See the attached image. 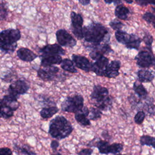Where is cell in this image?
<instances>
[{"mask_svg":"<svg viewBox=\"0 0 155 155\" xmlns=\"http://www.w3.org/2000/svg\"><path fill=\"white\" fill-rule=\"evenodd\" d=\"M83 38L88 44L87 48L104 43H108L110 39L109 30L99 22H91L82 27Z\"/></svg>","mask_w":155,"mask_h":155,"instance_id":"obj_1","label":"cell"},{"mask_svg":"<svg viewBox=\"0 0 155 155\" xmlns=\"http://www.w3.org/2000/svg\"><path fill=\"white\" fill-rule=\"evenodd\" d=\"M73 131V127L71 124L63 116H57L49 122L48 134L58 140L67 138Z\"/></svg>","mask_w":155,"mask_h":155,"instance_id":"obj_2","label":"cell"},{"mask_svg":"<svg viewBox=\"0 0 155 155\" xmlns=\"http://www.w3.org/2000/svg\"><path fill=\"white\" fill-rule=\"evenodd\" d=\"M21 38V31L16 28H10L0 31V50L5 54L13 53Z\"/></svg>","mask_w":155,"mask_h":155,"instance_id":"obj_3","label":"cell"},{"mask_svg":"<svg viewBox=\"0 0 155 155\" xmlns=\"http://www.w3.org/2000/svg\"><path fill=\"white\" fill-rule=\"evenodd\" d=\"M114 35L117 42L124 45L128 49H139L142 39L136 35L130 34L125 31L119 30L115 32Z\"/></svg>","mask_w":155,"mask_h":155,"instance_id":"obj_4","label":"cell"},{"mask_svg":"<svg viewBox=\"0 0 155 155\" xmlns=\"http://www.w3.org/2000/svg\"><path fill=\"white\" fill-rule=\"evenodd\" d=\"M84 97L81 94L67 96L61 103V110L65 112L75 113L84 106Z\"/></svg>","mask_w":155,"mask_h":155,"instance_id":"obj_5","label":"cell"},{"mask_svg":"<svg viewBox=\"0 0 155 155\" xmlns=\"http://www.w3.org/2000/svg\"><path fill=\"white\" fill-rule=\"evenodd\" d=\"M89 55L94 61V62L91 63V71L97 76H104V70L109 63L108 59L105 56L94 51H90Z\"/></svg>","mask_w":155,"mask_h":155,"instance_id":"obj_6","label":"cell"},{"mask_svg":"<svg viewBox=\"0 0 155 155\" xmlns=\"http://www.w3.org/2000/svg\"><path fill=\"white\" fill-rule=\"evenodd\" d=\"M29 82L24 78H21L16 79L8 86V94L19 99L20 95L25 94L30 89Z\"/></svg>","mask_w":155,"mask_h":155,"instance_id":"obj_7","label":"cell"},{"mask_svg":"<svg viewBox=\"0 0 155 155\" xmlns=\"http://www.w3.org/2000/svg\"><path fill=\"white\" fill-rule=\"evenodd\" d=\"M134 59L136 64L140 68H150L154 65V56L150 48L140 51Z\"/></svg>","mask_w":155,"mask_h":155,"instance_id":"obj_8","label":"cell"},{"mask_svg":"<svg viewBox=\"0 0 155 155\" xmlns=\"http://www.w3.org/2000/svg\"><path fill=\"white\" fill-rule=\"evenodd\" d=\"M71 18V29L74 36L78 39L83 38L82 25L84 19L80 13L71 12L70 13Z\"/></svg>","mask_w":155,"mask_h":155,"instance_id":"obj_9","label":"cell"},{"mask_svg":"<svg viewBox=\"0 0 155 155\" xmlns=\"http://www.w3.org/2000/svg\"><path fill=\"white\" fill-rule=\"evenodd\" d=\"M56 37L59 45L61 46L73 48L77 44L74 38L65 29L58 30L56 33Z\"/></svg>","mask_w":155,"mask_h":155,"instance_id":"obj_10","label":"cell"},{"mask_svg":"<svg viewBox=\"0 0 155 155\" xmlns=\"http://www.w3.org/2000/svg\"><path fill=\"white\" fill-rule=\"evenodd\" d=\"M59 68L56 66H48L40 68L37 71V76L44 81H53L58 76Z\"/></svg>","mask_w":155,"mask_h":155,"instance_id":"obj_11","label":"cell"},{"mask_svg":"<svg viewBox=\"0 0 155 155\" xmlns=\"http://www.w3.org/2000/svg\"><path fill=\"white\" fill-rule=\"evenodd\" d=\"M109 96L108 90L102 85H94L92 91L90 94V98L94 105L105 100Z\"/></svg>","mask_w":155,"mask_h":155,"instance_id":"obj_12","label":"cell"},{"mask_svg":"<svg viewBox=\"0 0 155 155\" xmlns=\"http://www.w3.org/2000/svg\"><path fill=\"white\" fill-rule=\"evenodd\" d=\"M71 59L73 64H75V67L86 72L91 71V62L86 57L79 54H73L71 56Z\"/></svg>","mask_w":155,"mask_h":155,"instance_id":"obj_13","label":"cell"},{"mask_svg":"<svg viewBox=\"0 0 155 155\" xmlns=\"http://www.w3.org/2000/svg\"><path fill=\"white\" fill-rule=\"evenodd\" d=\"M41 56L44 55H64L65 53V50L62 48L61 45L57 44H48L43 47L39 50Z\"/></svg>","mask_w":155,"mask_h":155,"instance_id":"obj_14","label":"cell"},{"mask_svg":"<svg viewBox=\"0 0 155 155\" xmlns=\"http://www.w3.org/2000/svg\"><path fill=\"white\" fill-rule=\"evenodd\" d=\"M121 63L119 60H113L111 61L106 67L104 76L108 78H116L119 74V69L120 68Z\"/></svg>","mask_w":155,"mask_h":155,"instance_id":"obj_15","label":"cell"},{"mask_svg":"<svg viewBox=\"0 0 155 155\" xmlns=\"http://www.w3.org/2000/svg\"><path fill=\"white\" fill-rule=\"evenodd\" d=\"M18 99L16 97L7 94L4 95L2 98H0V104L15 112L18 109L20 105Z\"/></svg>","mask_w":155,"mask_h":155,"instance_id":"obj_16","label":"cell"},{"mask_svg":"<svg viewBox=\"0 0 155 155\" xmlns=\"http://www.w3.org/2000/svg\"><path fill=\"white\" fill-rule=\"evenodd\" d=\"M88 113L89 109L86 106H84L79 111L75 113L74 118L82 126H89L91 125V122L88 118Z\"/></svg>","mask_w":155,"mask_h":155,"instance_id":"obj_17","label":"cell"},{"mask_svg":"<svg viewBox=\"0 0 155 155\" xmlns=\"http://www.w3.org/2000/svg\"><path fill=\"white\" fill-rule=\"evenodd\" d=\"M16 54L18 58L21 61L28 62H32L38 57L33 51L25 47L19 48L16 51Z\"/></svg>","mask_w":155,"mask_h":155,"instance_id":"obj_18","label":"cell"},{"mask_svg":"<svg viewBox=\"0 0 155 155\" xmlns=\"http://www.w3.org/2000/svg\"><path fill=\"white\" fill-rule=\"evenodd\" d=\"M41 65L43 67L60 64L62 62V57L60 55H44L41 56Z\"/></svg>","mask_w":155,"mask_h":155,"instance_id":"obj_19","label":"cell"},{"mask_svg":"<svg viewBox=\"0 0 155 155\" xmlns=\"http://www.w3.org/2000/svg\"><path fill=\"white\" fill-rule=\"evenodd\" d=\"M136 74L138 79V81H139L141 83L150 82L154 78V75L153 72L148 69L139 70L137 71Z\"/></svg>","mask_w":155,"mask_h":155,"instance_id":"obj_20","label":"cell"},{"mask_svg":"<svg viewBox=\"0 0 155 155\" xmlns=\"http://www.w3.org/2000/svg\"><path fill=\"white\" fill-rule=\"evenodd\" d=\"M13 147L14 150L18 155H37L27 144L19 145L18 143L13 142Z\"/></svg>","mask_w":155,"mask_h":155,"instance_id":"obj_21","label":"cell"},{"mask_svg":"<svg viewBox=\"0 0 155 155\" xmlns=\"http://www.w3.org/2000/svg\"><path fill=\"white\" fill-rule=\"evenodd\" d=\"M133 90L140 100H145L148 97V92L141 82L136 81L133 84Z\"/></svg>","mask_w":155,"mask_h":155,"instance_id":"obj_22","label":"cell"},{"mask_svg":"<svg viewBox=\"0 0 155 155\" xmlns=\"http://www.w3.org/2000/svg\"><path fill=\"white\" fill-rule=\"evenodd\" d=\"M130 13L129 9L123 4L116 5L114 9V15L119 19L126 20Z\"/></svg>","mask_w":155,"mask_h":155,"instance_id":"obj_23","label":"cell"},{"mask_svg":"<svg viewBox=\"0 0 155 155\" xmlns=\"http://www.w3.org/2000/svg\"><path fill=\"white\" fill-rule=\"evenodd\" d=\"M59 111V108L56 106H50L43 107L39 113L42 118L48 119L53 116Z\"/></svg>","mask_w":155,"mask_h":155,"instance_id":"obj_24","label":"cell"},{"mask_svg":"<svg viewBox=\"0 0 155 155\" xmlns=\"http://www.w3.org/2000/svg\"><path fill=\"white\" fill-rule=\"evenodd\" d=\"M60 65H61V67L66 71H68L71 73H76L78 72V70L75 67L73 62L70 59L65 58L62 59Z\"/></svg>","mask_w":155,"mask_h":155,"instance_id":"obj_25","label":"cell"},{"mask_svg":"<svg viewBox=\"0 0 155 155\" xmlns=\"http://www.w3.org/2000/svg\"><path fill=\"white\" fill-rule=\"evenodd\" d=\"M17 74L16 71L12 69L8 70L5 71L1 77V81L5 83H12L17 79Z\"/></svg>","mask_w":155,"mask_h":155,"instance_id":"obj_26","label":"cell"},{"mask_svg":"<svg viewBox=\"0 0 155 155\" xmlns=\"http://www.w3.org/2000/svg\"><path fill=\"white\" fill-rule=\"evenodd\" d=\"M113 105V99L110 96L104 101L94 105L96 108L101 111H108L110 110Z\"/></svg>","mask_w":155,"mask_h":155,"instance_id":"obj_27","label":"cell"},{"mask_svg":"<svg viewBox=\"0 0 155 155\" xmlns=\"http://www.w3.org/2000/svg\"><path fill=\"white\" fill-rule=\"evenodd\" d=\"M9 13L8 3L5 0H0V21L7 19Z\"/></svg>","mask_w":155,"mask_h":155,"instance_id":"obj_28","label":"cell"},{"mask_svg":"<svg viewBox=\"0 0 155 155\" xmlns=\"http://www.w3.org/2000/svg\"><path fill=\"white\" fill-rule=\"evenodd\" d=\"M140 143L142 146H151L153 148H155V138L150 135H142L140 137Z\"/></svg>","mask_w":155,"mask_h":155,"instance_id":"obj_29","label":"cell"},{"mask_svg":"<svg viewBox=\"0 0 155 155\" xmlns=\"http://www.w3.org/2000/svg\"><path fill=\"white\" fill-rule=\"evenodd\" d=\"M102 112L100 110L95 107H91L89 109V113L88 116V119L90 120H97L100 119L102 116Z\"/></svg>","mask_w":155,"mask_h":155,"instance_id":"obj_30","label":"cell"},{"mask_svg":"<svg viewBox=\"0 0 155 155\" xmlns=\"http://www.w3.org/2000/svg\"><path fill=\"white\" fill-rule=\"evenodd\" d=\"M13 115V111L0 104V118H4L7 119L12 117Z\"/></svg>","mask_w":155,"mask_h":155,"instance_id":"obj_31","label":"cell"},{"mask_svg":"<svg viewBox=\"0 0 155 155\" xmlns=\"http://www.w3.org/2000/svg\"><path fill=\"white\" fill-rule=\"evenodd\" d=\"M124 149V145L120 143H113L110 144V154H113L114 155L120 153V152Z\"/></svg>","mask_w":155,"mask_h":155,"instance_id":"obj_32","label":"cell"},{"mask_svg":"<svg viewBox=\"0 0 155 155\" xmlns=\"http://www.w3.org/2000/svg\"><path fill=\"white\" fill-rule=\"evenodd\" d=\"M142 19L146 21L147 23L151 24L153 27H154L155 23V16L153 13L147 12L142 15Z\"/></svg>","mask_w":155,"mask_h":155,"instance_id":"obj_33","label":"cell"},{"mask_svg":"<svg viewBox=\"0 0 155 155\" xmlns=\"http://www.w3.org/2000/svg\"><path fill=\"white\" fill-rule=\"evenodd\" d=\"M146 114L142 110H139L134 117V121L137 125H140L143 123L145 118Z\"/></svg>","mask_w":155,"mask_h":155,"instance_id":"obj_34","label":"cell"},{"mask_svg":"<svg viewBox=\"0 0 155 155\" xmlns=\"http://www.w3.org/2000/svg\"><path fill=\"white\" fill-rule=\"evenodd\" d=\"M109 25L110 27L114 30L117 31L119 30H121V28H122L124 24L122 22H121L119 20L114 19L111 20L110 22H109Z\"/></svg>","mask_w":155,"mask_h":155,"instance_id":"obj_35","label":"cell"},{"mask_svg":"<svg viewBox=\"0 0 155 155\" xmlns=\"http://www.w3.org/2000/svg\"><path fill=\"white\" fill-rule=\"evenodd\" d=\"M153 40H154L153 37L150 33H146L144 35V36L143 37V41L147 47H151V46L153 42Z\"/></svg>","mask_w":155,"mask_h":155,"instance_id":"obj_36","label":"cell"},{"mask_svg":"<svg viewBox=\"0 0 155 155\" xmlns=\"http://www.w3.org/2000/svg\"><path fill=\"white\" fill-rule=\"evenodd\" d=\"M13 151L8 147L0 148V155H12Z\"/></svg>","mask_w":155,"mask_h":155,"instance_id":"obj_37","label":"cell"},{"mask_svg":"<svg viewBox=\"0 0 155 155\" xmlns=\"http://www.w3.org/2000/svg\"><path fill=\"white\" fill-rule=\"evenodd\" d=\"M93 152V150L90 148H83L78 153V155H91Z\"/></svg>","mask_w":155,"mask_h":155,"instance_id":"obj_38","label":"cell"},{"mask_svg":"<svg viewBox=\"0 0 155 155\" xmlns=\"http://www.w3.org/2000/svg\"><path fill=\"white\" fill-rule=\"evenodd\" d=\"M101 136L105 139V140H106V141L110 142L112 139L111 136L110 135V134H109V133L107 130H104L101 133Z\"/></svg>","mask_w":155,"mask_h":155,"instance_id":"obj_39","label":"cell"},{"mask_svg":"<svg viewBox=\"0 0 155 155\" xmlns=\"http://www.w3.org/2000/svg\"><path fill=\"white\" fill-rule=\"evenodd\" d=\"M59 142L58 140H53L51 142V143H50V147L51 148L54 150V151H56L57 150V148L59 147Z\"/></svg>","mask_w":155,"mask_h":155,"instance_id":"obj_40","label":"cell"},{"mask_svg":"<svg viewBox=\"0 0 155 155\" xmlns=\"http://www.w3.org/2000/svg\"><path fill=\"white\" fill-rule=\"evenodd\" d=\"M105 2L107 4H111V3H114V5L121 4L122 0H104Z\"/></svg>","mask_w":155,"mask_h":155,"instance_id":"obj_41","label":"cell"},{"mask_svg":"<svg viewBox=\"0 0 155 155\" xmlns=\"http://www.w3.org/2000/svg\"><path fill=\"white\" fill-rule=\"evenodd\" d=\"M136 3L142 7H144V6H147V3L146 2L145 0H134Z\"/></svg>","mask_w":155,"mask_h":155,"instance_id":"obj_42","label":"cell"},{"mask_svg":"<svg viewBox=\"0 0 155 155\" xmlns=\"http://www.w3.org/2000/svg\"><path fill=\"white\" fill-rule=\"evenodd\" d=\"M78 1L82 5L86 6L90 3L91 0H78Z\"/></svg>","mask_w":155,"mask_h":155,"instance_id":"obj_43","label":"cell"},{"mask_svg":"<svg viewBox=\"0 0 155 155\" xmlns=\"http://www.w3.org/2000/svg\"><path fill=\"white\" fill-rule=\"evenodd\" d=\"M145 1H146L147 4H150L153 5H154V4H155L154 0H145Z\"/></svg>","mask_w":155,"mask_h":155,"instance_id":"obj_44","label":"cell"},{"mask_svg":"<svg viewBox=\"0 0 155 155\" xmlns=\"http://www.w3.org/2000/svg\"><path fill=\"white\" fill-rule=\"evenodd\" d=\"M124 1L128 4H132L133 2V0H124Z\"/></svg>","mask_w":155,"mask_h":155,"instance_id":"obj_45","label":"cell"},{"mask_svg":"<svg viewBox=\"0 0 155 155\" xmlns=\"http://www.w3.org/2000/svg\"><path fill=\"white\" fill-rule=\"evenodd\" d=\"M50 155H62V154L60 153H59V152H57V153H52V154H51Z\"/></svg>","mask_w":155,"mask_h":155,"instance_id":"obj_46","label":"cell"},{"mask_svg":"<svg viewBox=\"0 0 155 155\" xmlns=\"http://www.w3.org/2000/svg\"><path fill=\"white\" fill-rule=\"evenodd\" d=\"M51 1L53 2H56V1H60V0H51Z\"/></svg>","mask_w":155,"mask_h":155,"instance_id":"obj_47","label":"cell"},{"mask_svg":"<svg viewBox=\"0 0 155 155\" xmlns=\"http://www.w3.org/2000/svg\"><path fill=\"white\" fill-rule=\"evenodd\" d=\"M115 155H126V154H122L120 153H119V154H115Z\"/></svg>","mask_w":155,"mask_h":155,"instance_id":"obj_48","label":"cell"}]
</instances>
